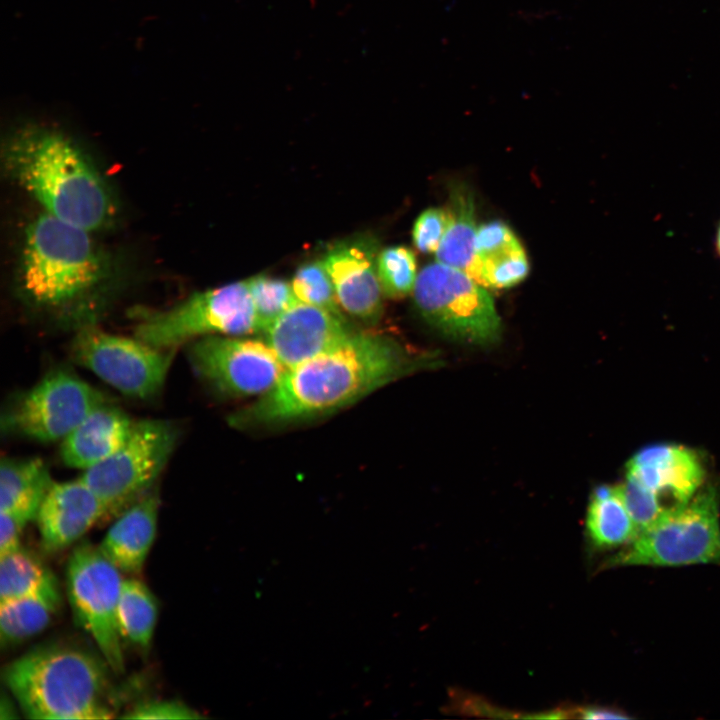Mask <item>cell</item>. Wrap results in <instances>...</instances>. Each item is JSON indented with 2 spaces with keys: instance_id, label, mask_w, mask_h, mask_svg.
<instances>
[{
  "instance_id": "1",
  "label": "cell",
  "mask_w": 720,
  "mask_h": 720,
  "mask_svg": "<svg viewBox=\"0 0 720 720\" xmlns=\"http://www.w3.org/2000/svg\"><path fill=\"white\" fill-rule=\"evenodd\" d=\"M395 340L354 332L338 345L287 369L279 381L230 416L239 429L272 427L336 411L415 368Z\"/></svg>"
},
{
  "instance_id": "2",
  "label": "cell",
  "mask_w": 720,
  "mask_h": 720,
  "mask_svg": "<svg viewBox=\"0 0 720 720\" xmlns=\"http://www.w3.org/2000/svg\"><path fill=\"white\" fill-rule=\"evenodd\" d=\"M8 176L48 213L89 232L112 224V190L86 153L69 137L46 127L26 126L3 144Z\"/></svg>"
},
{
  "instance_id": "3",
  "label": "cell",
  "mask_w": 720,
  "mask_h": 720,
  "mask_svg": "<svg viewBox=\"0 0 720 720\" xmlns=\"http://www.w3.org/2000/svg\"><path fill=\"white\" fill-rule=\"evenodd\" d=\"M111 671L102 656L50 644L10 662L2 678L27 718L99 720L115 713Z\"/></svg>"
},
{
  "instance_id": "4",
  "label": "cell",
  "mask_w": 720,
  "mask_h": 720,
  "mask_svg": "<svg viewBox=\"0 0 720 720\" xmlns=\"http://www.w3.org/2000/svg\"><path fill=\"white\" fill-rule=\"evenodd\" d=\"M91 233L45 212L33 219L25 230L19 274L28 300L60 308L104 282L108 260Z\"/></svg>"
},
{
  "instance_id": "5",
  "label": "cell",
  "mask_w": 720,
  "mask_h": 720,
  "mask_svg": "<svg viewBox=\"0 0 720 720\" xmlns=\"http://www.w3.org/2000/svg\"><path fill=\"white\" fill-rule=\"evenodd\" d=\"M719 515V496L709 487L640 531L604 567L720 564Z\"/></svg>"
},
{
  "instance_id": "6",
  "label": "cell",
  "mask_w": 720,
  "mask_h": 720,
  "mask_svg": "<svg viewBox=\"0 0 720 720\" xmlns=\"http://www.w3.org/2000/svg\"><path fill=\"white\" fill-rule=\"evenodd\" d=\"M258 332L247 280L196 292L166 310L146 312L135 327V337L161 349H176L209 335Z\"/></svg>"
},
{
  "instance_id": "7",
  "label": "cell",
  "mask_w": 720,
  "mask_h": 720,
  "mask_svg": "<svg viewBox=\"0 0 720 720\" xmlns=\"http://www.w3.org/2000/svg\"><path fill=\"white\" fill-rule=\"evenodd\" d=\"M483 287L466 272L436 262L418 274L414 302L424 319L448 336L489 344L499 338L501 322Z\"/></svg>"
},
{
  "instance_id": "8",
  "label": "cell",
  "mask_w": 720,
  "mask_h": 720,
  "mask_svg": "<svg viewBox=\"0 0 720 720\" xmlns=\"http://www.w3.org/2000/svg\"><path fill=\"white\" fill-rule=\"evenodd\" d=\"M123 581L122 572L98 546L81 542L69 556L66 588L74 617L117 674L124 671L125 665L117 624Z\"/></svg>"
},
{
  "instance_id": "9",
  "label": "cell",
  "mask_w": 720,
  "mask_h": 720,
  "mask_svg": "<svg viewBox=\"0 0 720 720\" xmlns=\"http://www.w3.org/2000/svg\"><path fill=\"white\" fill-rule=\"evenodd\" d=\"M175 425L165 420L134 421L125 444L80 478L94 491L108 514L119 512L149 491L177 441Z\"/></svg>"
},
{
  "instance_id": "10",
  "label": "cell",
  "mask_w": 720,
  "mask_h": 720,
  "mask_svg": "<svg viewBox=\"0 0 720 720\" xmlns=\"http://www.w3.org/2000/svg\"><path fill=\"white\" fill-rule=\"evenodd\" d=\"M72 359L121 393L138 399L155 397L164 386L175 349L142 340L83 328L74 337Z\"/></svg>"
},
{
  "instance_id": "11",
  "label": "cell",
  "mask_w": 720,
  "mask_h": 720,
  "mask_svg": "<svg viewBox=\"0 0 720 720\" xmlns=\"http://www.w3.org/2000/svg\"><path fill=\"white\" fill-rule=\"evenodd\" d=\"M110 401L67 370H53L2 414L7 432L39 442L63 440L90 412Z\"/></svg>"
},
{
  "instance_id": "12",
  "label": "cell",
  "mask_w": 720,
  "mask_h": 720,
  "mask_svg": "<svg viewBox=\"0 0 720 720\" xmlns=\"http://www.w3.org/2000/svg\"><path fill=\"white\" fill-rule=\"evenodd\" d=\"M193 371L227 396H261L287 370L266 341L245 336L209 335L188 343Z\"/></svg>"
},
{
  "instance_id": "13",
  "label": "cell",
  "mask_w": 720,
  "mask_h": 720,
  "mask_svg": "<svg viewBox=\"0 0 720 720\" xmlns=\"http://www.w3.org/2000/svg\"><path fill=\"white\" fill-rule=\"evenodd\" d=\"M378 247L370 237L339 241L322 258L340 307L368 325L383 312V292L377 273Z\"/></svg>"
},
{
  "instance_id": "14",
  "label": "cell",
  "mask_w": 720,
  "mask_h": 720,
  "mask_svg": "<svg viewBox=\"0 0 720 720\" xmlns=\"http://www.w3.org/2000/svg\"><path fill=\"white\" fill-rule=\"evenodd\" d=\"M355 331L344 316L297 301L265 331V341L289 369L344 341Z\"/></svg>"
},
{
  "instance_id": "15",
  "label": "cell",
  "mask_w": 720,
  "mask_h": 720,
  "mask_svg": "<svg viewBox=\"0 0 720 720\" xmlns=\"http://www.w3.org/2000/svg\"><path fill=\"white\" fill-rule=\"evenodd\" d=\"M629 478L655 495L669 513L687 504L703 480L696 454L674 444H655L639 450L627 463Z\"/></svg>"
},
{
  "instance_id": "16",
  "label": "cell",
  "mask_w": 720,
  "mask_h": 720,
  "mask_svg": "<svg viewBox=\"0 0 720 720\" xmlns=\"http://www.w3.org/2000/svg\"><path fill=\"white\" fill-rule=\"evenodd\" d=\"M106 515L102 501L80 477L53 482L35 518L43 550L67 548Z\"/></svg>"
},
{
  "instance_id": "17",
  "label": "cell",
  "mask_w": 720,
  "mask_h": 720,
  "mask_svg": "<svg viewBox=\"0 0 720 720\" xmlns=\"http://www.w3.org/2000/svg\"><path fill=\"white\" fill-rule=\"evenodd\" d=\"M133 424L134 421L110 401L100 405L62 440V461L82 470L99 464L125 444Z\"/></svg>"
},
{
  "instance_id": "18",
  "label": "cell",
  "mask_w": 720,
  "mask_h": 720,
  "mask_svg": "<svg viewBox=\"0 0 720 720\" xmlns=\"http://www.w3.org/2000/svg\"><path fill=\"white\" fill-rule=\"evenodd\" d=\"M159 497L149 490L113 522L98 546L122 572L139 573L156 536Z\"/></svg>"
},
{
  "instance_id": "19",
  "label": "cell",
  "mask_w": 720,
  "mask_h": 720,
  "mask_svg": "<svg viewBox=\"0 0 720 720\" xmlns=\"http://www.w3.org/2000/svg\"><path fill=\"white\" fill-rule=\"evenodd\" d=\"M526 253L512 230L499 221L478 227L470 276L484 287L509 288L528 274Z\"/></svg>"
},
{
  "instance_id": "20",
  "label": "cell",
  "mask_w": 720,
  "mask_h": 720,
  "mask_svg": "<svg viewBox=\"0 0 720 720\" xmlns=\"http://www.w3.org/2000/svg\"><path fill=\"white\" fill-rule=\"evenodd\" d=\"M54 481L40 458L3 457L0 465V511L27 522L38 509Z\"/></svg>"
},
{
  "instance_id": "21",
  "label": "cell",
  "mask_w": 720,
  "mask_h": 720,
  "mask_svg": "<svg viewBox=\"0 0 720 720\" xmlns=\"http://www.w3.org/2000/svg\"><path fill=\"white\" fill-rule=\"evenodd\" d=\"M586 534L599 550L627 545L639 530L626 506L622 487L602 485L591 496L586 514Z\"/></svg>"
},
{
  "instance_id": "22",
  "label": "cell",
  "mask_w": 720,
  "mask_h": 720,
  "mask_svg": "<svg viewBox=\"0 0 720 720\" xmlns=\"http://www.w3.org/2000/svg\"><path fill=\"white\" fill-rule=\"evenodd\" d=\"M449 225L444 238L435 252L437 262L471 274L478 227L475 221V205L472 192L463 185H455L450 191Z\"/></svg>"
},
{
  "instance_id": "23",
  "label": "cell",
  "mask_w": 720,
  "mask_h": 720,
  "mask_svg": "<svg viewBox=\"0 0 720 720\" xmlns=\"http://www.w3.org/2000/svg\"><path fill=\"white\" fill-rule=\"evenodd\" d=\"M60 603V589L0 601L1 646L17 644L43 631Z\"/></svg>"
},
{
  "instance_id": "24",
  "label": "cell",
  "mask_w": 720,
  "mask_h": 720,
  "mask_svg": "<svg viewBox=\"0 0 720 720\" xmlns=\"http://www.w3.org/2000/svg\"><path fill=\"white\" fill-rule=\"evenodd\" d=\"M158 617V604L147 585L124 579L117 608V624L123 641L148 650Z\"/></svg>"
},
{
  "instance_id": "25",
  "label": "cell",
  "mask_w": 720,
  "mask_h": 720,
  "mask_svg": "<svg viewBox=\"0 0 720 720\" xmlns=\"http://www.w3.org/2000/svg\"><path fill=\"white\" fill-rule=\"evenodd\" d=\"M58 589L51 570L21 545L0 554V601Z\"/></svg>"
},
{
  "instance_id": "26",
  "label": "cell",
  "mask_w": 720,
  "mask_h": 720,
  "mask_svg": "<svg viewBox=\"0 0 720 720\" xmlns=\"http://www.w3.org/2000/svg\"><path fill=\"white\" fill-rule=\"evenodd\" d=\"M377 273L384 296L396 299L413 292L418 277L413 251L404 246L379 251Z\"/></svg>"
},
{
  "instance_id": "27",
  "label": "cell",
  "mask_w": 720,
  "mask_h": 720,
  "mask_svg": "<svg viewBox=\"0 0 720 720\" xmlns=\"http://www.w3.org/2000/svg\"><path fill=\"white\" fill-rule=\"evenodd\" d=\"M260 332L297 301L291 282L261 274L247 280Z\"/></svg>"
},
{
  "instance_id": "28",
  "label": "cell",
  "mask_w": 720,
  "mask_h": 720,
  "mask_svg": "<svg viewBox=\"0 0 720 720\" xmlns=\"http://www.w3.org/2000/svg\"><path fill=\"white\" fill-rule=\"evenodd\" d=\"M291 285L299 301L343 316L323 259L301 265L295 272Z\"/></svg>"
},
{
  "instance_id": "29",
  "label": "cell",
  "mask_w": 720,
  "mask_h": 720,
  "mask_svg": "<svg viewBox=\"0 0 720 720\" xmlns=\"http://www.w3.org/2000/svg\"><path fill=\"white\" fill-rule=\"evenodd\" d=\"M621 487L626 506L639 532L650 527L668 513L655 495L635 481L626 478Z\"/></svg>"
},
{
  "instance_id": "30",
  "label": "cell",
  "mask_w": 720,
  "mask_h": 720,
  "mask_svg": "<svg viewBox=\"0 0 720 720\" xmlns=\"http://www.w3.org/2000/svg\"><path fill=\"white\" fill-rule=\"evenodd\" d=\"M449 212L441 208H429L416 219L412 239L415 247L423 253L436 252L449 225Z\"/></svg>"
},
{
  "instance_id": "31",
  "label": "cell",
  "mask_w": 720,
  "mask_h": 720,
  "mask_svg": "<svg viewBox=\"0 0 720 720\" xmlns=\"http://www.w3.org/2000/svg\"><path fill=\"white\" fill-rule=\"evenodd\" d=\"M197 711L178 700H149L136 704L121 718L128 719H198Z\"/></svg>"
},
{
  "instance_id": "32",
  "label": "cell",
  "mask_w": 720,
  "mask_h": 720,
  "mask_svg": "<svg viewBox=\"0 0 720 720\" xmlns=\"http://www.w3.org/2000/svg\"><path fill=\"white\" fill-rule=\"evenodd\" d=\"M28 522L23 518L0 511V554L20 546V537Z\"/></svg>"
},
{
  "instance_id": "33",
  "label": "cell",
  "mask_w": 720,
  "mask_h": 720,
  "mask_svg": "<svg viewBox=\"0 0 720 720\" xmlns=\"http://www.w3.org/2000/svg\"><path fill=\"white\" fill-rule=\"evenodd\" d=\"M578 718L584 719H629L630 716L626 715L620 710L607 708V707H581L574 710H570Z\"/></svg>"
},
{
  "instance_id": "34",
  "label": "cell",
  "mask_w": 720,
  "mask_h": 720,
  "mask_svg": "<svg viewBox=\"0 0 720 720\" xmlns=\"http://www.w3.org/2000/svg\"><path fill=\"white\" fill-rule=\"evenodd\" d=\"M15 718H18L15 705L8 697H6L5 694H2L0 701V719L5 720Z\"/></svg>"
},
{
  "instance_id": "35",
  "label": "cell",
  "mask_w": 720,
  "mask_h": 720,
  "mask_svg": "<svg viewBox=\"0 0 720 720\" xmlns=\"http://www.w3.org/2000/svg\"><path fill=\"white\" fill-rule=\"evenodd\" d=\"M718 247H719V250H720V230H719V234H718Z\"/></svg>"
}]
</instances>
